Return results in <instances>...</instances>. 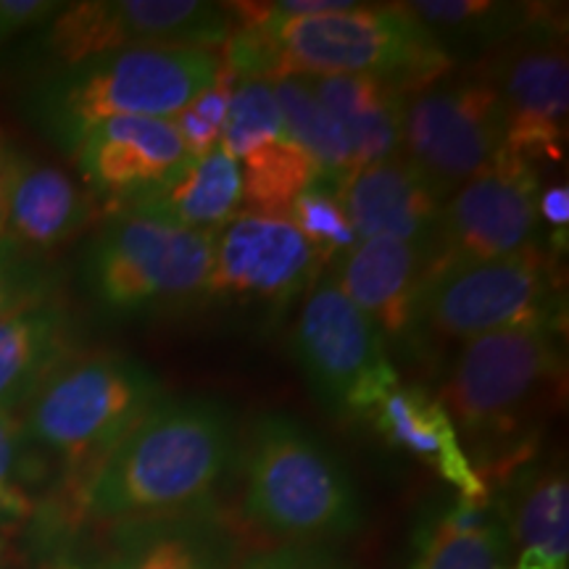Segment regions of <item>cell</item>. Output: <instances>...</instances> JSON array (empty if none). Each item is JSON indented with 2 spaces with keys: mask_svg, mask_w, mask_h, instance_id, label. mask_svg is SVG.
Segmentation results:
<instances>
[{
  "mask_svg": "<svg viewBox=\"0 0 569 569\" xmlns=\"http://www.w3.org/2000/svg\"><path fill=\"white\" fill-rule=\"evenodd\" d=\"M403 6L411 17L436 34L451 59L461 48L486 51V48L503 46V40H511L525 30V19H528L522 6L486 3V0H432V3L417 0V3Z\"/></svg>",
  "mask_w": 569,
  "mask_h": 569,
  "instance_id": "cell-27",
  "label": "cell"
},
{
  "mask_svg": "<svg viewBox=\"0 0 569 569\" xmlns=\"http://www.w3.org/2000/svg\"><path fill=\"white\" fill-rule=\"evenodd\" d=\"M496 569H511V567H501V565H498V567H496Z\"/></svg>",
  "mask_w": 569,
  "mask_h": 569,
  "instance_id": "cell-41",
  "label": "cell"
},
{
  "mask_svg": "<svg viewBox=\"0 0 569 569\" xmlns=\"http://www.w3.org/2000/svg\"><path fill=\"white\" fill-rule=\"evenodd\" d=\"M30 436L17 415L0 411V490H24L21 482L34 480Z\"/></svg>",
  "mask_w": 569,
  "mask_h": 569,
  "instance_id": "cell-31",
  "label": "cell"
},
{
  "mask_svg": "<svg viewBox=\"0 0 569 569\" xmlns=\"http://www.w3.org/2000/svg\"><path fill=\"white\" fill-rule=\"evenodd\" d=\"M478 80L496 90L507 111V151L528 163L561 161L567 142L569 67L565 34L525 27L482 61Z\"/></svg>",
  "mask_w": 569,
  "mask_h": 569,
  "instance_id": "cell-12",
  "label": "cell"
},
{
  "mask_svg": "<svg viewBox=\"0 0 569 569\" xmlns=\"http://www.w3.org/2000/svg\"><path fill=\"white\" fill-rule=\"evenodd\" d=\"M61 9L63 3L51 0H0V46L21 32L48 24Z\"/></svg>",
  "mask_w": 569,
  "mask_h": 569,
  "instance_id": "cell-33",
  "label": "cell"
},
{
  "mask_svg": "<svg viewBox=\"0 0 569 569\" xmlns=\"http://www.w3.org/2000/svg\"><path fill=\"white\" fill-rule=\"evenodd\" d=\"M0 146H6V140H3V134H0Z\"/></svg>",
  "mask_w": 569,
  "mask_h": 569,
  "instance_id": "cell-40",
  "label": "cell"
},
{
  "mask_svg": "<svg viewBox=\"0 0 569 569\" xmlns=\"http://www.w3.org/2000/svg\"><path fill=\"white\" fill-rule=\"evenodd\" d=\"M224 6L201 0H90L63 3L48 21L42 53L61 69L146 46L219 48L232 32ZM59 69V71H61Z\"/></svg>",
  "mask_w": 569,
  "mask_h": 569,
  "instance_id": "cell-11",
  "label": "cell"
},
{
  "mask_svg": "<svg viewBox=\"0 0 569 569\" xmlns=\"http://www.w3.org/2000/svg\"><path fill=\"white\" fill-rule=\"evenodd\" d=\"M348 140L353 172L401 153L403 96L372 77H303Z\"/></svg>",
  "mask_w": 569,
  "mask_h": 569,
  "instance_id": "cell-22",
  "label": "cell"
},
{
  "mask_svg": "<svg viewBox=\"0 0 569 569\" xmlns=\"http://www.w3.org/2000/svg\"><path fill=\"white\" fill-rule=\"evenodd\" d=\"M101 569H230L227 546L201 519L167 517L127 525Z\"/></svg>",
  "mask_w": 569,
  "mask_h": 569,
  "instance_id": "cell-25",
  "label": "cell"
},
{
  "mask_svg": "<svg viewBox=\"0 0 569 569\" xmlns=\"http://www.w3.org/2000/svg\"><path fill=\"white\" fill-rule=\"evenodd\" d=\"M30 511L32 503L24 490H0V528H11Z\"/></svg>",
  "mask_w": 569,
  "mask_h": 569,
  "instance_id": "cell-36",
  "label": "cell"
},
{
  "mask_svg": "<svg viewBox=\"0 0 569 569\" xmlns=\"http://www.w3.org/2000/svg\"><path fill=\"white\" fill-rule=\"evenodd\" d=\"M240 569H356L325 546H280L248 557Z\"/></svg>",
  "mask_w": 569,
  "mask_h": 569,
  "instance_id": "cell-32",
  "label": "cell"
},
{
  "mask_svg": "<svg viewBox=\"0 0 569 569\" xmlns=\"http://www.w3.org/2000/svg\"><path fill=\"white\" fill-rule=\"evenodd\" d=\"M338 196L359 240H401L440 261L446 201L403 151L356 169L338 184Z\"/></svg>",
  "mask_w": 569,
  "mask_h": 569,
  "instance_id": "cell-16",
  "label": "cell"
},
{
  "mask_svg": "<svg viewBox=\"0 0 569 569\" xmlns=\"http://www.w3.org/2000/svg\"><path fill=\"white\" fill-rule=\"evenodd\" d=\"M272 82L284 130L306 153L319 180L340 184L353 172L348 140L330 111L319 103L315 90L303 77H277Z\"/></svg>",
  "mask_w": 569,
  "mask_h": 569,
  "instance_id": "cell-26",
  "label": "cell"
},
{
  "mask_svg": "<svg viewBox=\"0 0 569 569\" xmlns=\"http://www.w3.org/2000/svg\"><path fill=\"white\" fill-rule=\"evenodd\" d=\"M438 256L390 238L359 240L332 274L382 338L409 340L419 293Z\"/></svg>",
  "mask_w": 569,
  "mask_h": 569,
  "instance_id": "cell-17",
  "label": "cell"
},
{
  "mask_svg": "<svg viewBox=\"0 0 569 569\" xmlns=\"http://www.w3.org/2000/svg\"><path fill=\"white\" fill-rule=\"evenodd\" d=\"M322 267L288 217L240 211L213 234L209 293L288 303L319 280Z\"/></svg>",
  "mask_w": 569,
  "mask_h": 569,
  "instance_id": "cell-14",
  "label": "cell"
},
{
  "mask_svg": "<svg viewBox=\"0 0 569 569\" xmlns=\"http://www.w3.org/2000/svg\"><path fill=\"white\" fill-rule=\"evenodd\" d=\"M42 301H48V284L6 240L0 246V317Z\"/></svg>",
  "mask_w": 569,
  "mask_h": 569,
  "instance_id": "cell-30",
  "label": "cell"
},
{
  "mask_svg": "<svg viewBox=\"0 0 569 569\" xmlns=\"http://www.w3.org/2000/svg\"><path fill=\"white\" fill-rule=\"evenodd\" d=\"M77 167L82 180L98 196L122 206L134 196L148 193L190 163L172 119L122 117L92 127L77 142Z\"/></svg>",
  "mask_w": 569,
  "mask_h": 569,
  "instance_id": "cell-15",
  "label": "cell"
},
{
  "mask_svg": "<svg viewBox=\"0 0 569 569\" xmlns=\"http://www.w3.org/2000/svg\"><path fill=\"white\" fill-rule=\"evenodd\" d=\"M13 156H17V153H13L9 146H0V246L6 243V219H9Z\"/></svg>",
  "mask_w": 569,
  "mask_h": 569,
  "instance_id": "cell-37",
  "label": "cell"
},
{
  "mask_svg": "<svg viewBox=\"0 0 569 569\" xmlns=\"http://www.w3.org/2000/svg\"><path fill=\"white\" fill-rule=\"evenodd\" d=\"M261 27L277 51V77H372L403 98L453 69L451 56L403 3L365 6L319 17H277L269 3Z\"/></svg>",
  "mask_w": 569,
  "mask_h": 569,
  "instance_id": "cell-3",
  "label": "cell"
},
{
  "mask_svg": "<svg viewBox=\"0 0 569 569\" xmlns=\"http://www.w3.org/2000/svg\"><path fill=\"white\" fill-rule=\"evenodd\" d=\"M561 388L559 327L532 322L461 343L438 398L472 443L490 451L507 448L515 457L519 438L557 403Z\"/></svg>",
  "mask_w": 569,
  "mask_h": 569,
  "instance_id": "cell-5",
  "label": "cell"
},
{
  "mask_svg": "<svg viewBox=\"0 0 569 569\" xmlns=\"http://www.w3.org/2000/svg\"><path fill=\"white\" fill-rule=\"evenodd\" d=\"M557 280L540 248L496 261H443L419 293L409 343L446 346L503 330L557 322Z\"/></svg>",
  "mask_w": 569,
  "mask_h": 569,
  "instance_id": "cell-8",
  "label": "cell"
},
{
  "mask_svg": "<svg viewBox=\"0 0 569 569\" xmlns=\"http://www.w3.org/2000/svg\"><path fill=\"white\" fill-rule=\"evenodd\" d=\"M234 77L230 71L222 69V77H219L217 84L198 96L188 109H182L172 119L177 127V134H180L184 151H188L190 159H201L211 151V148L219 146V138H222L227 109H230V96H232Z\"/></svg>",
  "mask_w": 569,
  "mask_h": 569,
  "instance_id": "cell-29",
  "label": "cell"
},
{
  "mask_svg": "<svg viewBox=\"0 0 569 569\" xmlns=\"http://www.w3.org/2000/svg\"><path fill=\"white\" fill-rule=\"evenodd\" d=\"M293 353L311 388L343 419H369L401 382L386 338L332 274L319 277L306 296L293 327Z\"/></svg>",
  "mask_w": 569,
  "mask_h": 569,
  "instance_id": "cell-9",
  "label": "cell"
},
{
  "mask_svg": "<svg viewBox=\"0 0 569 569\" xmlns=\"http://www.w3.org/2000/svg\"><path fill=\"white\" fill-rule=\"evenodd\" d=\"M288 219L298 227V232L309 240L322 264L332 259H343L359 243L351 219L338 196V184L317 180L296 196L290 203Z\"/></svg>",
  "mask_w": 569,
  "mask_h": 569,
  "instance_id": "cell-28",
  "label": "cell"
},
{
  "mask_svg": "<svg viewBox=\"0 0 569 569\" xmlns=\"http://www.w3.org/2000/svg\"><path fill=\"white\" fill-rule=\"evenodd\" d=\"M92 198L67 172L30 156H13L6 240L17 251H51L82 232Z\"/></svg>",
  "mask_w": 569,
  "mask_h": 569,
  "instance_id": "cell-19",
  "label": "cell"
},
{
  "mask_svg": "<svg viewBox=\"0 0 569 569\" xmlns=\"http://www.w3.org/2000/svg\"><path fill=\"white\" fill-rule=\"evenodd\" d=\"M538 217L540 222L567 230L569 224V188L567 184H553L546 193L538 196Z\"/></svg>",
  "mask_w": 569,
  "mask_h": 569,
  "instance_id": "cell-35",
  "label": "cell"
},
{
  "mask_svg": "<svg viewBox=\"0 0 569 569\" xmlns=\"http://www.w3.org/2000/svg\"><path fill=\"white\" fill-rule=\"evenodd\" d=\"M248 522L284 546H322L353 536L365 507L351 475L306 427L284 415H261L243 457Z\"/></svg>",
  "mask_w": 569,
  "mask_h": 569,
  "instance_id": "cell-4",
  "label": "cell"
},
{
  "mask_svg": "<svg viewBox=\"0 0 569 569\" xmlns=\"http://www.w3.org/2000/svg\"><path fill=\"white\" fill-rule=\"evenodd\" d=\"M213 234L117 211L88 256L92 293L117 315L177 309L209 293Z\"/></svg>",
  "mask_w": 569,
  "mask_h": 569,
  "instance_id": "cell-7",
  "label": "cell"
},
{
  "mask_svg": "<svg viewBox=\"0 0 569 569\" xmlns=\"http://www.w3.org/2000/svg\"><path fill=\"white\" fill-rule=\"evenodd\" d=\"M222 69L217 48H127L56 71L34 90L32 119L71 153L92 127L109 119H174L217 84Z\"/></svg>",
  "mask_w": 569,
  "mask_h": 569,
  "instance_id": "cell-2",
  "label": "cell"
},
{
  "mask_svg": "<svg viewBox=\"0 0 569 569\" xmlns=\"http://www.w3.org/2000/svg\"><path fill=\"white\" fill-rule=\"evenodd\" d=\"M11 567V528H0V569Z\"/></svg>",
  "mask_w": 569,
  "mask_h": 569,
  "instance_id": "cell-39",
  "label": "cell"
},
{
  "mask_svg": "<svg viewBox=\"0 0 569 569\" xmlns=\"http://www.w3.org/2000/svg\"><path fill=\"white\" fill-rule=\"evenodd\" d=\"M74 327L61 306L42 301L0 317V411L27 407L46 380L71 359Z\"/></svg>",
  "mask_w": 569,
  "mask_h": 569,
  "instance_id": "cell-21",
  "label": "cell"
},
{
  "mask_svg": "<svg viewBox=\"0 0 569 569\" xmlns=\"http://www.w3.org/2000/svg\"><path fill=\"white\" fill-rule=\"evenodd\" d=\"M234 457L232 417L209 398L161 401L98 465L80 490L101 522H151L196 511Z\"/></svg>",
  "mask_w": 569,
  "mask_h": 569,
  "instance_id": "cell-1",
  "label": "cell"
},
{
  "mask_svg": "<svg viewBox=\"0 0 569 569\" xmlns=\"http://www.w3.org/2000/svg\"><path fill=\"white\" fill-rule=\"evenodd\" d=\"M359 3L353 0H280V3H272V11L277 17H319V13H340L351 11Z\"/></svg>",
  "mask_w": 569,
  "mask_h": 569,
  "instance_id": "cell-34",
  "label": "cell"
},
{
  "mask_svg": "<svg viewBox=\"0 0 569 569\" xmlns=\"http://www.w3.org/2000/svg\"><path fill=\"white\" fill-rule=\"evenodd\" d=\"M540 182L532 163L503 153L443 203L440 261H496L538 246Z\"/></svg>",
  "mask_w": 569,
  "mask_h": 569,
  "instance_id": "cell-13",
  "label": "cell"
},
{
  "mask_svg": "<svg viewBox=\"0 0 569 569\" xmlns=\"http://www.w3.org/2000/svg\"><path fill=\"white\" fill-rule=\"evenodd\" d=\"M40 569H88L80 559H74L71 553H53L51 559H46Z\"/></svg>",
  "mask_w": 569,
  "mask_h": 569,
  "instance_id": "cell-38",
  "label": "cell"
},
{
  "mask_svg": "<svg viewBox=\"0 0 569 569\" xmlns=\"http://www.w3.org/2000/svg\"><path fill=\"white\" fill-rule=\"evenodd\" d=\"M161 382L122 356H84L56 369L27 403L32 443L82 472V488L142 417L161 403Z\"/></svg>",
  "mask_w": 569,
  "mask_h": 569,
  "instance_id": "cell-6",
  "label": "cell"
},
{
  "mask_svg": "<svg viewBox=\"0 0 569 569\" xmlns=\"http://www.w3.org/2000/svg\"><path fill=\"white\" fill-rule=\"evenodd\" d=\"M519 549L549 565H569V486L561 469H528L511 482L498 507Z\"/></svg>",
  "mask_w": 569,
  "mask_h": 569,
  "instance_id": "cell-24",
  "label": "cell"
},
{
  "mask_svg": "<svg viewBox=\"0 0 569 569\" xmlns=\"http://www.w3.org/2000/svg\"><path fill=\"white\" fill-rule=\"evenodd\" d=\"M401 134V151L446 201L503 153L507 111L478 77L436 82L403 98Z\"/></svg>",
  "mask_w": 569,
  "mask_h": 569,
  "instance_id": "cell-10",
  "label": "cell"
},
{
  "mask_svg": "<svg viewBox=\"0 0 569 569\" xmlns=\"http://www.w3.org/2000/svg\"><path fill=\"white\" fill-rule=\"evenodd\" d=\"M243 209V177L222 146L193 159L159 188L134 196L113 211H134L184 230L217 234Z\"/></svg>",
  "mask_w": 569,
  "mask_h": 569,
  "instance_id": "cell-20",
  "label": "cell"
},
{
  "mask_svg": "<svg viewBox=\"0 0 569 569\" xmlns=\"http://www.w3.org/2000/svg\"><path fill=\"white\" fill-rule=\"evenodd\" d=\"M367 422L388 440L403 448L411 457L422 459L457 490L465 501H486L488 486L469 461V453L438 396L422 386H398L377 403Z\"/></svg>",
  "mask_w": 569,
  "mask_h": 569,
  "instance_id": "cell-18",
  "label": "cell"
},
{
  "mask_svg": "<svg viewBox=\"0 0 569 569\" xmlns=\"http://www.w3.org/2000/svg\"><path fill=\"white\" fill-rule=\"evenodd\" d=\"M507 543L509 532L498 507L488 498H457L419 519L409 569H496Z\"/></svg>",
  "mask_w": 569,
  "mask_h": 569,
  "instance_id": "cell-23",
  "label": "cell"
}]
</instances>
